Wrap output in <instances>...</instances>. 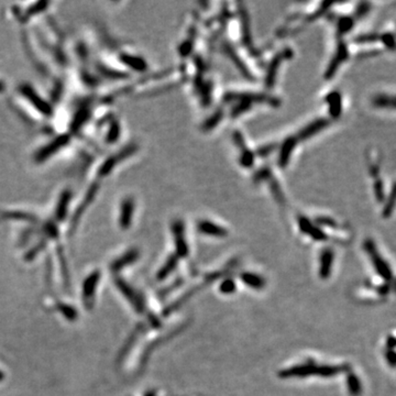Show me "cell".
Returning <instances> with one entry per match:
<instances>
[{
	"label": "cell",
	"mask_w": 396,
	"mask_h": 396,
	"mask_svg": "<svg viewBox=\"0 0 396 396\" xmlns=\"http://www.w3.org/2000/svg\"><path fill=\"white\" fill-rule=\"evenodd\" d=\"M350 370V366L348 364L341 365H326V364H317L313 360L297 364L289 369L282 370L279 372V376L282 379H290V378H307L310 375H318L322 378H331V376L337 375L341 372H348Z\"/></svg>",
	"instance_id": "6da1fadb"
},
{
	"label": "cell",
	"mask_w": 396,
	"mask_h": 396,
	"mask_svg": "<svg viewBox=\"0 0 396 396\" xmlns=\"http://www.w3.org/2000/svg\"><path fill=\"white\" fill-rule=\"evenodd\" d=\"M363 247H364L366 253L369 254V257L371 259L372 263H373V266L376 270V272H378V274L385 281L392 280V270H391L389 264L384 261V259L382 258L381 254L378 252L373 240L366 239L364 241V246Z\"/></svg>",
	"instance_id": "7a4b0ae2"
},
{
	"label": "cell",
	"mask_w": 396,
	"mask_h": 396,
	"mask_svg": "<svg viewBox=\"0 0 396 396\" xmlns=\"http://www.w3.org/2000/svg\"><path fill=\"white\" fill-rule=\"evenodd\" d=\"M20 94L26 98V100L29 101V103L33 108H35L37 112H40L42 116H51L52 111H53L52 110V106L45 100V99L42 98V96L39 95L37 92L34 91L30 85L28 84L22 85L20 87Z\"/></svg>",
	"instance_id": "3957f363"
},
{
	"label": "cell",
	"mask_w": 396,
	"mask_h": 396,
	"mask_svg": "<svg viewBox=\"0 0 396 396\" xmlns=\"http://www.w3.org/2000/svg\"><path fill=\"white\" fill-rule=\"evenodd\" d=\"M172 232L174 235V241H175L176 248V256L181 258H185L188 256V246L185 239V233H184V225L181 220L174 221L172 226Z\"/></svg>",
	"instance_id": "277c9868"
},
{
	"label": "cell",
	"mask_w": 396,
	"mask_h": 396,
	"mask_svg": "<svg viewBox=\"0 0 396 396\" xmlns=\"http://www.w3.org/2000/svg\"><path fill=\"white\" fill-rule=\"evenodd\" d=\"M348 55H349V53H348V49H347V45L345 42H342V41L339 42L337 45L336 53H334L332 60L330 61L325 76H326L328 79L331 78L333 75L336 74L339 66H340L348 59Z\"/></svg>",
	"instance_id": "5b68a950"
},
{
	"label": "cell",
	"mask_w": 396,
	"mask_h": 396,
	"mask_svg": "<svg viewBox=\"0 0 396 396\" xmlns=\"http://www.w3.org/2000/svg\"><path fill=\"white\" fill-rule=\"evenodd\" d=\"M68 142V138L66 135H61L60 138L55 139L53 142L49 143L46 147H43L40 151H37V153L35 155V160L37 162H44L45 160H48L52 155H54L58 151L63 148L66 143Z\"/></svg>",
	"instance_id": "8992f818"
},
{
	"label": "cell",
	"mask_w": 396,
	"mask_h": 396,
	"mask_svg": "<svg viewBox=\"0 0 396 396\" xmlns=\"http://www.w3.org/2000/svg\"><path fill=\"white\" fill-rule=\"evenodd\" d=\"M134 213V200L133 198L127 197L121 202L120 213H119V224L120 227L128 229L131 225L132 218Z\"/></svg>",
	"instance_id": "52a82bcc"
},
{
	"label": "cell",
	"mask_w": 396,
	"mask_h": 396,
	"mask_svg": "<svg viewBox=\"0 0 396 396\" xmlns=\"http://www.w3.org/2000/svg\"><path fill=\"white\" fill-rule=\"evenodd\" d=\"M117 285L119 287V290L121 291V293L124 294L130 303L134 306V309L139 313L144 312V300L141 298L140 295H138L135 292L131 289V287L127 284L125 281L118 280Z\"/></svg>",
	"instance_id": "ba28073f"
},
{
	"label": "cell",
	"mask_w": 396,
	"mask_h": 396,
	"mask_svg": "<svg viewBox=\"0 0 396 396\" xmlns=\"http://www.w3.org/2000/svg\"><path fill=\"white\" fill-rule=\"evenodd\" d=\"M298 226L301 232L310 235L312 239L316 240V241H326L328 239L327 234L325 233L322 229L315 227L307 218H305L303 216L298 217Z\"/></svg>",
	"instance_id": "9c48e42d"
},
{
	"label": "cell",
	"mask_w": 396,
	"mask_h": 396,
	"mask_svg": "<svg viewBox=\"0 0 396 396\" xmlns=\"http://www.w3.org/2000/svg\"><path fill=\"white\" fill-rule=\"evenodd\" d=\"M371 103L374 108L383 110H396V95L392 94H376L371 98Z\"/></svg>",
	"instance_id": "30bf717a"
},
{
	"label": "cell",
	"mask_w": 396,
	"mask_h": 396,
	"mask_svg": "<svg viewBox=\"0 0 396 396\" xmlns=\"http://www.w3.org/2000/svg\"><path fill=\"white\" fill-rule=\"evenodd\" d=\"M197 228L199 232L205 233L207 235H213V237L221 238V237H226V235L228 234V231L226 230L224 227H221V226H218L214 223H211V221H207V220L199 221L197 225Z\"/></svg>",
	"instance_id": "8fae6325"
},
{
	"label": "cell",
	"mask_w": 396,
	"mask_h": 396,
	"mask_svg": "<svg viewBox=\"0 0 396 396\" xmlns=\"http://www.w3.org/2000/svg\"><path fill=\"white\" fill-rule=\"evenodd\" d=\"M333 262V251L330 248L324 249L322 254H320V267H319V275L322 279H328L331 273Z\"/></svg>",
	"instance_id": "7c38bea8"
},
{
	"label": "cell",
	"mask_w": 396,
	"mask_h": 396,
	"mask_svg": "<svg viewBox=\"0 0 396 396\" xmlns=\"http://www.w3.org/2000/svg\"><path fill=\"white\" fill-rule=\"evenodd\" d=\"M328 126H329V120L324 119V118H320V119L315 120L312 122V124L306 126L305 128L299 132L298 139L305 140L307 138H310V136L317 134L318 132L324 130L325 128H327Z\"/></svg>",
	"instance_id": "4fadbf2b"
},
{
	"label": "cell",
	"mask_w": 396,
	"mask_h": 396,
	"mask_svg": "<svg viewBox=\"0 0 396 396\" xmlns=\"http://www.w3.org/2000/svg\"><path fill=\"white\" fill-rule=\"evenodd\" d=\"M327 102L329 105L330 116L338 119L342 112V98L339 92H331L327 96Z\"/></svg>",
	"instance_id": "5bb4252c"
},
{
	"label": "cell",
	"mask_w": 396,
	"mask_h": 396,
	"mask_svg": "<svg viewBox=\"0 0 396 396\" xmlns=\"http://www.w3.org/2000/svg\"><path fill=\"white\" fill-rule=\"evenodd\" d=\"M296 142L297 139L295 138H289L284 141V143H283L281 148L279 157V164L281 167H285L287 163H289L291 155L293 153V150L296 145Z\"/></svg>",
	"instance_id": "9a60e30c"
},
{
	"label": "cell",
	"mask_w": 396,
	"mask_h": 396,
	"mask_svg": "<svg viewBox=\"0 0 396 396\" xmlns=\"http://www.w3.org/2000/svg\"><path fill=\"white\" fill-rule=\"evenodd\" d=\"M241 280L244 284L252 287L254 290H262L265 286V280L262 276L254 274V273L246 272L241 274Z\"/></svg>",
	"instance_id": "2e32d148"
},
{
	"label": "cell",
	"mask_w": 396,
	"mask_h": 396,
	"mask_svg": "<svg viewBox=\"0 0 396 396\" xmlns=\"http://www.w3.org/2000/svg\"><path fill=\"white\" fill-rule=\"evenodd\" d=\"M120 59L122 61V63H125L132 69H135L136 72H143V70L147 68V64H145L144 61L139 58V56L122 54Z\"/></svg>",
	"instance_id": "e0dca14e"
},
{
	"label": "cell",
	"mask_w": 396,
	"mask_h": 396,
	"mask_svg": "<svg viewBox=\"0 0 396 396\" xmlns=\"http://www.w3.org/2000/svg\"><path fill=\"white\" fill-rule=\"evenodd\" d=\"M177 263H178V257L176 254H172V256L167 259L166 262L164 263V265L160 268V271L158 273V279L159 280L166 279V277L175 270Z\"/></svg>",
	"instance_id": "ac0fdd59"
},
{
	"label": "cell",
	"mask_w": 396,
	"mask_h": 396,
	"mask_svg": "<svg viewBox=\"0 0 396 396\" xmlns=\"http://www.w3.org/2000/svg\"><path fill=\"white\" fill-rule=\"evenodd\" d=\"M347 386L349 393L352 396H359L362 393V385L359 378L350 370L347 374Z\"/></svg>",
	"instance_id": "d6986e66"
},
{
	"label": "cell",
	"mask_w": 396,
	"mask_h": 396,
	"mask_svg": "<svg viewBox=\"0 0 396 396\" xmlns=\"http://www.w3.org/2000/svg\"><path fill=\"white\" fill-rule=\"evenodd\" d=\"M138 258H139L138 250H134V249L130 250V251L127 252L125 256H122L121 258L118 259L114 264V268L115 270H120V268L129 265V264H131V263H133Z\"/></svg>",
	"instance_id": "ffe728a7"
},
{
	"label": "cell",
	"mask_w": 396,
	"mask_h": 396,
	"mask_svg": "<svg viewBox=\"0 0 396 396\" xmlns=\"http://www.w3.org/2000/svg\"><path fill=\"white\" fill-rule=\"evenodd\" d=\"M395 207H396V183L393 184L392 190H391L388 199H386L384 204L383 211H382V215H383L384 218H389V217L392 216Z\"/></svg>",
	"instance_id": "44dd1931"
},
{
	"label": "cell",
	"mask_w": 396,
	"mask_h": 396,
	"mask_svg": "<svg viewBox=\"0 0 396 396\" xmlns=\"http://www.w3.org/2000/svg\"><path fill=\"white\" fill-rule=\"evenodd\" d=\"M283 60V54H279L276 55L274 60L272 61L270 66H268L267 68V73H266V77H265V83L267 86H271V85L274 84L275 81V76H276V73H277V68H279V66L281 64V61Z\"/></svg>",
	"instance_id": "7402d4cb"
},
{
	"label": "cell",
	"mask_w": 396,
	"mask_h": 396,
	"mask_svg": "<svg viewBox=\"0 0 396 396\" xmlns=\"http://www.w3.org/2000/svg\"><path fill=\"white\" fill-rule=\"evenodd\" d=\"M70 197H72V195H70L69 192H64L61 195V198L58 202V207H56V216L59 218H63L66 215V210H67Z\"/></svg>",
	"instance_id": "603a6c76"
},
{
	"label": "cell",
	"mask_w": 396,
	"mask_h": 396,
	"mask_svg": "<svg viewBox=\"0 0 396 396\" xmlns=\"http://www.w3.org/2000/svg\"><path fill=\"white\" fill-rule=\"evenodd\" d=\"M353 25H355V20H353V18H351V17H342V18H340V19H339L338 25H337L338 33L340 35L346 34V33H348L349 31L352 29Z\"/></svg>",
	"instance_id": "cb8c5ba5"
},
{
	"label": "cell",
	"mask_w": 396,
	"mask_h": 396,
	"mask_svg": "<svg viewBox=\"0 0 396 396\" xmlns=\"http://www.w3.org/2000/svg\"><path fill=\"white\" fill-rule=\"evenodd\" d=\"M98 279H99V273L97 272V274H96V273H94L92 276H89L87 279V281H86V283H85L84 294H85V297H86V298H88L87 300H89V298L92 297V295L94 293L93 289L95 287L96 283H98Z\"/></svg>",
	"instance_id": "d4e9b609"
},
{
	"label": "cell",
	"mask_w": 396,
	"mask_h": 396,
	"mask_svg": "<svg viewBox=\"0 0 396 396\" xmlns=\"http://www.w3.org/2000/svg\"><path fill=\"white\" fill-rule=\"evenodd\" d=\"M119 135H120L119 125H118V122H112L111 127L109 128V130H108L107 135H106L107 142H111V143L116 142V140L119 138Z\"/></svg>",
	"instance_id": "484cf974"
},
{
	"label": "cell",
	"mask_w": 396,
	"mask_h": 396,
	"mask_svg": "<svg viewBox=\"0 0 396 396\" xmlns=\"http://www.w3.org/2000/svg\"><path fill=\"white\" fill-rule=\"evenodd\" d=\"M380 40L389 50L396 49V37L394 36V34H392V33L390 32L383 33V34L380 35Z\"/></svg>",
	"instance_id": "4316f807"
},
{
	"label": "cell",
	"mask_w": 396,
	"mask_h": 396,
	"mask_svg": "<svg viewBox=\"0 0 396 396\" xmlns=\"http://www.w3.org/2000/svg\"><path fill=\"white\" fill-rule=\"evenodd\" d=\"M235 289H237V285L232 279L224 280L219 286V290L223 294H232L235 292Z\"/></svg>",
	"instance_id": "83f0119b"
},
{
	"label": "cell",
	"mask_w": 396,
	"mask_h": 396,
	"mask_svg": "<svg viewBox=\"0 0 396 396\" xmlns=\"http://www.w3.org/2000/svg\"><path fill=\"white\" fill-rule=\"evenodd\" d=\"M373 192L374 196L376 198V200L379 202H383L384 200V185L383 182L380 178H376L373 183Z\"/></svg>",
	"instance_id": "f1b7e54d"
},
{
	"label": "cell",
	"mask_w": 396,
	"mask_h": 396,
	"mask_svg": "<svg viewBox=\"0 0 396 396\" xmlns=\"http://www.w3.org/2000/svg\"><path fill=\"white\" fill-rule=\"evenodd\" d=\"M221 118H223V111L218 110L217 112H215V114H214L213 116H211V117L209 118V119L205 122L204 129H205V130L213 129L214 127H215L217 124H218L219 120H221Z\"/></svg>",
	"instance_id": "f546056e"
},
{
	"label": "cell",
	"mask_w": 396,
	"mask_h": 396,
	"mask_svg": "<svg viewBox=\"0 0 396 396\" xmlns=\"http://www.w3.org/2000/svg\"><path fill=\"white\" fill-rule=\"evenodd\" d=\"M380 40V34H365V35H360L356 39L357 43H373Z\"/></svg>",
	"instance_id": "4dcf8cb0"
},
{
	"label": "cell",
	"mask_w": 396,
	"mask_h": 396,
	"mask_svg": "<svg viewBox=\"0 0 396 396\" xmlns=\"http://www.w3.org/2000/svg\"><path fill=\"white\" fill-rule=\"evenodd\" d=\"M317 223L322 226H326V227H329V228H337L338 227L336 221L330 219V218H327V217H322V218H318Z\"/></svg>",
	"instance_id": "1f68e13d"
},
{
	"label": "cell",
	"mask_w": 396,
	"mask_h": 396,
	"mask_svg": "<svg viewBox=\"0 0 396 396\" xmlns=\"http://www.w3.org/2000/svg\"><path fill=\"white\" fill-rule=\"evenodd\" d=\"M385 357H386V360H388V362L391 365L396 366V352L395 351L389 349V350L385 352Z\"/></svg>",
	"instance_id": "d6a6232c"
},
{
	"label": "cell",
	"mask_w": 396,
	"mask_h": 396,
	"mask_svg": "<svg viewBox=\"0 0 396 396\" xmlns=\"http://www.w3.org/2000/svg\"><path fill=\"white\" fill-rule=\"evenodd\" d=\"M369 9H370L369 3H366V2L360 3V4H359V8L357 9V16H358V17L364 16L365 13H366L367 11H369Z\"/></svg>",
	"instance_id": "836d02e7"
},
{
	"label": "cell",
	"mask_w": 396,
	"mask_h": 396,
	"mask_svg": "<svg viewBox=\"0 0 396 396\" xmlns=\"http://www.w3.org/2000/svg\"><path fill=\"white\" fill-rule=\"evenodd\" d=\"M378 292L381 295H386L390 292V286L388 284H385L383 286H379L378 287Z\"/></svg>",
	"instance_id": "e575fe53"
},
{
	"label": "cell",
	"mask_w": 396,
	"mask_h": 396,
	"mask_svg": "<svg viewBox=\"0 0 396 396\" xmlns=\"http://www.w3.org/2000/svg\"><path fill=\"white\" fill-rule=\"evenodd\" d=\"M4 89H6V85H4L3 82L0 81V93H2Z\"/></svg>",
	"instance_id": "d590c367"
},
{
	"label": "cell",
	"mask_w": 396,
	"mask_h": 396,
	"mask_svg": "<svg viewBox=\"0 0 396 396\" xmlns=\"http://www.w3.org/2000/svg\"><path fill=\"white\" fill-rule=\"evenodd\" d=\"M144 396H157V394H155L154 391H149V392L145 394Z\"/></svg>",
	"instance_id": "8d00e7d4"
},
{
	"label": "cell",
	"mask_w": 396,
	"mask_h": 396,
	"mask_svg": "<svg viewBox=\"0 0 396 396\" xmlns=\"http://www.w3.org/2000/svg\"><path fill=\"white\" fill-rule=\"evenodd\" d=\"M3 379V374H2V372L0 371V381H1Z\"/></svg>",
	"instance_id": "74e56055"
}]
</instances>
